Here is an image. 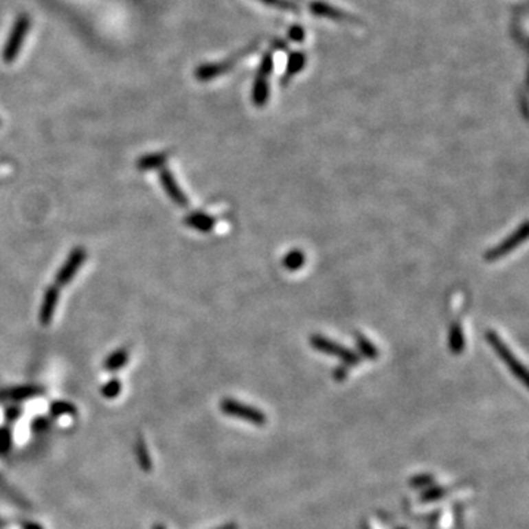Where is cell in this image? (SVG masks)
I'll list each match as a JSON object with an SVG mask.
<instances>
[{
    "label": "cell",
    "mask_w": 529,
    "mask_h": 529,
    "mask_svg": "<svg viewBox=\"0 0 529 529\" xmlns=\"http://www.w3.org/2000/svg\"><path fill=\"white\" fill-rule=\"evenodd\" d=\"M485 337H486V341H488V344H490V346L494 348V350H495V353L499 354V357L502 359V361H503L507 366H509V369L512 370L513 375H515L516 378H519L524 384H526L528 372H526L525 366H524V365H522L519 361H517V359L513 356L512 350L503 343L502 338H500L499 335H497L494 331H486Z\"/></svg>",
    "instance_id": "1"
},
{
    "label": "cell",
    "mask_w": 529,
    "mask_h": 529,
    "mask_svg": "<svg viewBox=\"0 0 529 529\" xmlns=\"http://www.w3.org/2000/svg\"><path fill=\"white\" fill-rule=\"evenodd\" d=\"M87 259V251L84 247H76L74 249L67 260L62 263V267L59 268V271L56 272L55 275V285L59 289L62 287H67V285L76 278V275L78 273L80 268L84 264V262H86Z\"/></svg>",
    "instance_id": "2"
},
{
    "label": "cell",
    "mask_w": 529,
    "mask_h": 529,
    "mask_svg": "<svg viewBox=\"0 0 529 529\" xmlns=\"http://www.w3.org/2000/svg\"><path fill=\"white\" fill-rule=\"evenodd\" d=\"M311 344L316 350H319L325 354H331L340 359L346 365H352L356 366L359 362H361V357H359L354 352H352L350 348H347L341 344H337L333 340H328V338L322 335H312L311 337Z\"/></svg>",
    "instance_id": "3"
},
{
    "label": "cell",
    "mask_w": 529,
    "mask_h": 529,
    "mask_svg": "<svg viewBox=\"0 0 529 529\" xmlns=\"http://www.w3.org/2000/svg\"><path fill=\"white\" fill-rule=\"evenodd\" d=\"M221 410L222 414H225L228 416H236L245 420H250L255 423V425H264L267 422V416H264L260 410L246 406L243 403H238V401L232 400V398H225L221 401Z\"/></svg>",
    "instance_id": "4"
},
{
    "label": "cell",
    "mask_w": 529,
    "mask_h": 529,
    "mask_svg": "<svg viewBox=\"0 0 529 529\" xmlns=\"http://www.w3.org/2000/svg\"><path fill=\"white\" fill-rule=\"evenodd\" d=\"M526 237H528V222L525 221V222H522V225L513 232L512 236L503 240L499 246H495L491 250L486 251L484 255L485 260L494 262V260L502 259L506 255H509V253L513 251L517 246L522 245V243L526 240Z\"/></svg>",
    "instance_id": "5"
},
{
    "label": "cell",
    "mask_w": 529,
    "mask_h": 529,
    "mask_svg": "<svg viewBox=\"0 0 529 529\" xmlns=\"http://www.w3.org/2000/svg\"><path fill=\"white\" fill-rule=\"evenodd\" d=\"M159 181H161L164 192L168 194V197L171 199L177 206H179V207L188 206V197L185 196L181 185L178 184L174 174L169 171V169L164 168L162 171L159 172Z\"/></svg>",
    "instance_id": "6"
},
{
    "label": "cell",
    "mask_w": 529,
    "mask_h": 529,
    "mask_svg": "<svg viewBox=\"0 0 529 529\" xmlns=\"http://www.w3.org/2000/svg\"><path fill=\"white\" fill-rule=\"evenodd\" d=\"M60 297V289L56 287L55 284L50 285L45 290L43 299H41L40 304V311H38V321L41 325H50L53 321V316H55L56 312V306Z\"/></svg>",
    "instance_id": "7"
},
{
    "label": "cell",
    "mask_w": 529,
    "mask_h": 529,
    "mask_svg": "<svg viewBox=\"0 0 529 529\" xmlns=\"http://www.w3.org/2000/svg\"><path fill=\"white\" fill-rule=\"evenodd\" d=\"M259 46H260V41H256V43H253V45L247 46L246 49H243V50L238 53L237 56H234V58H232V59H231L229 62H227V63H221V65H206V67H203V68H200V69L197 71V78H200V80H210V78H214V77L219 76V74L225 72V69H228L229 67L234 65V63H236L238 59L245 58L246 55H251L253 52H256Z\"/></svg>",
    "instance_id": "8"
},
{
    "label": "cell",
    "mask_w": 529,
    "mask_h": 529,
    "mask_svg": "<svg viewBox=\"0 0 529 529\" xmlns=\"http://www.w3.org/2000/svg\"><path fill=\"white\" fill-rule=\"evenodd\" d=\"M311 10L315 15L322 16V18H330L334 21H348V23H361V21H359L356 16L344 12V10L337 9L331 5H328L325 2H319V0H316V2L311 3Z\"/></svg>",
    "instance_id": "9"
},
{
    "label": "cell",
    "mask_w": 529,
    "mask_h": 529,
    "mask_svg": "<svg viewBox=\"0 0 529 529\" xmlns=\"http://www.w3.org/2000/svg\"><path fill=\"white\" fill-rule=\"evenodd\" d=\"M45 393V390L37 385H21L15 388H8L0 393V397L3 400H12V401H24L33 397L41 396Z\"/></svg>",
    "instance_id": "10"
},
{
    "label": "cell",
    "mask_w": 529,
    "mask_h": 529,
    "mask_svg": "<svg viewBox=\"0 0 529 529\" xmlns=\"http://www.w3.org/2000/svg\"><path fill=\"white\" fill-rule=\"evenodd\" d=\"M184 224L190 228H193L200 232H209L215 228L216 219L209 216L207 214H203V212H192V214L185 215L184 218Z\"/></svg>",
    "instance_id": "11"
},
{
    "label": "cell",
    "mask_w": 529,
    "mask_h": 529,
    "mask_svg": "<svg viewBox=\"0 0 529 529\" xmlns=\"http://www.w3.org/2000/svg\"><path fill=\"white\" fill-rule=\"evenodd\" d=\"M306 65V55H303L302 52H294L290 55L289 63H287V71H285L284 77L281 78V86H287L290 80L293 77L297 76V74L304 68Z\"/></svg>",
    "instance_id": "12"
},
{
    "label": "cell",
    "mask_w": 529,
    "mask_h": 529,
    "mask_svg": "<svg viewBox=\"0 0 529 529\" xmlns=\"http://www.w3.org/2000/svg\"><path fill=\"white\" fill-rule=\"evenodd\" d=\"M168 156L165 153H149L137 159V169L140 171H153L166 165Z\"/></svg>",
    "instance_id": "13"
},
{
    "label": "cell",
    "mask_w": 529,
    "mask_h": 529,
    "mask_svg": "<svg viewBox=\"0 0 529 529\" xmlns=\"http://www.w3.org/2000/svg\"><path fill=\"white\" fill-rule=\"evenodd\" d=\"M128 352L125 350V348H118V350H115L113 353H111L108 357L104 359L103 362V368L106 370H109V372H116V370L122 369L126 362H128Z\"/></svg>",
    "instance_id": "14"
},
{
    "label": "cell",
    "mask_w": 529,
    "mask_h": 529,
    "mask_svg": "<svg viewBox=\"0 0 529 529\" xmlns=\"http://www.w3.org/2000/svg\"><path fill=\"white\" fill-rule=\"evenodd\" d=\"M135 456H137V462H139L140 468L144 471V472H152V468H153V463H152V459H150V454H149V450H147V446L144 440L140 437L139 440H137V444H135Z\"/></svg>",
    "instance_id": "15"
},
{
    "label": "cell",
    "mask_w": 529,
    "mask_h": 529,
    "mask_svg": "<svg viewBox=\"0 0 529 529\" xmlns=\"http://www.w3.org/2000/svg\"><path fill=\"white\" fill-rule=\"evenodd\" d=\"M269 98V84L267 78L256 77L255 86H253V102L256 106H263Z\"/></svg>",
    "instance_id": "16"
},
{
    "label": "cell",
    "mask_w": 529,
    "mask_h": 529,
    "mask_svg": "<svg viewBox=\"0 0 529 529\" xmlns=\"http://www.w3.org/2000/svg\"><path fill=\"white\" fill-rule=\"evenodd\" d=\"M450 348L454 354H460L464 348V337L462 326L459 324H453L450 330Z\"/></svg>",
    "instance_id": "17"
},
{
    "label": "cell",
    "mask_w": 529,
    "mask_h": 529,
    "mask_svg": "<svg viewBox=\"0 0 529 529\" xmlns=\"http://www.w3.org/2000/svg\"><path fill=\"white\" fill-rule=\"evenodd\" d=\"M25 28H27V19L19 21L16 28H15V33H14L12 38H10L9 45H8V49H6V58H8V60H9L10 56H14L15 52L18 50V46L21 43V38H23V36L25 33Z\"/></svg>",
    "instance_id": "18"
},
{
    "label": "cell",
    "mask_w": 529,
    "mask_h": 529,
    "mask_svg": "<svg viewBox=\"0 0 529 529\" xmlns=\"http://www.w3.org/2000/svg\"><path fill=\"white\" fill-rule=\"evenodd\" d=\"M76 412L77 407L65 400H56L50 405V414L53 416H71L76 415Z\"/></svg>",
    "instance_id": "19"
},
{
    "label": "cell",
    "mask_w": 529,
    "mask_h": 529,
    "mask_svg": "<svg viewBox=\"0 0 529 529\" xmlns=\"http://www.w3.org/2000/svg\"><path fill=\"white\" fill-rule=\"evenodd\" d=\"M304 264V255L300 250L290 251L287 256L284 258V267L289 271H297Z\"/></svg>",
    "instance_id": "20"
},
{
    "label": "cell",
    "mask_w": 529,
    "mask_h": 529,
    "mask_svg": "<svg viewBox=\"0 0 529 529\" xmlns=\"http://www.w3.org/2000/svg\"><path fill=\"white\" fill-rule=\"evenodd\" d=\"M100 391H102V396H103L104 398H108V400L116 398V397H118V396L121 394V391H122V383H121L120 379L113 378V379L108 381V383H106V384L102 387Z\"/></svg>",
    "instance_id": "21"
},
{
    "label": "cell",
    "mask_w": 529,
    "mask_h": 529,
    "mask_svg": "<svg viewBox=\"0 0 529 529\" xmlns=\"http://www.w3.org/2000/svg\"><path fill=\"white\" fill-rule=\"evenodd\" d=\"M272 69H273V56H272V52H267L263 55L262 60H260V67H259V72H258V77L260 78H267L272 74Z\"/></svg>",
    "instance_id": "22"
},
{
    "label": "cell",
    "mask_w": 529,
    "mask_h": 529,
    "mask_svg": "<svg viewBox=\"0 0 529 529\" xmlns=\"http://www.w3.org/2000/svg\"><path fill=\"white\" fill-rule=\"evenodd\" d=\"M357 347H359V350H361V353L365 354L368 359H376L378 357L376 347L369 340H366L365 337H361V335L357 337Z\"/></svg>",
    "instance_id": "23"
},
{
    "label": "cell",
    "mask_w": 529,
    "mask_h": 529,
    "mask_svg": "<svg viewBox=\"0 0 529 529\" xmlns=\"http://www.w3.org/2000/svg\"><path fill=\"white\" fill-rule=\"evenodd\" d=\"M264 5H269L272 8L293 10V12H299V6L295 5L293 0H260Z\"/></svg>",
    "instance_id": "24"
},
{
    "label": "cell",
    "mask_w": 529,
    "mask_h": 529,
    "mask_svg": "<svg viewBox=\"0 0 529 529\" xmlns=\"http://www.w3.org/2000/svg\"><path fill=\"white\" fill-rule=\"evenodd\" d=\"M12 446V437L6 428L0 429V453H6Z\"/></svg>",
    "instance_id": "25"
},
{
    "label": "cell",
    "mask_w": 529,
    "mask_h": 529,
    "mask_svg": "<svg viewBox=\"0 0 529 529\" xmlns=\"http://www.w3.org/2000/svg\"><path fill=\"white\" fill-rule=\"evenodd\" d=\"M289 36L294 41H303L304 40V30L302 27H299V25H294V27L290 28Z\"/></svg>",
    "instance_id": "26"
},
{
    "label": "cell",
    "mask_w": 529,
    "mask_h": 529,
    "mask_svg": "<svg viewBox=\"0 0 529 529\" xmlns=\"http://www.w3.org/2000/svg\"><path fill=\"white\" fill-rule=\"evenodd\" d=\"M21 415L19 407H10L6 410V418L8 420H15Z\"/></svg>",
    "instance_id": "27"
},
{
    "label": "cell",
    "mask_w": 529,
    "mask_h": 529,
    "mask_svg": "<svg viewBox=\"0 0 529 529\" xmlns=\"http://www.w3.org/2000/svg\"><path fill=\"white\" fill-rule=\"evenodd\" d=\"M429 481H431V476H418V478H415L412 482H414L415 486H419V485L429 484Z\"/></svg>",
    "instance_id": "28"
},
{
    "label": "cell",
    "mask_w": 529,
    "mask_h": 529,
    "mask_svg": "<svg viewBox=\"0 0 529 529\" xmlns=\"http://www.w3.org/2000/svg\"><path fill=\"white\" fill-rule=\"evenodd\" d=\"M440 493H444V490H432V491H429V493H428L429 495H425V497H423V499H425V500H434V499H438V497L441 495Z\"/></svg>",
    "instance_id": "29"
},
{
    "label": "cell",
    "mask_w": 529,
    "mask_h": 529,
    "mask_svg": "<svg viewBox=\"0 0 529 529\" xmlns=\"http://www.w3.org/2000/svg\"><path fill=\"white\" fill-rule=\"evenodd\" d=\"M33 423H34V425H33V428H34V429L45 428V427H46V419H43V418H38V419H36Z\"/></svg>",
    "instance_id": "30"
},
{
    "label": "cell",
    "mask_w": 529,
    "mask_h": 529,
    "mask_svg": "<svg viewBox=\"0 0 529 529\" xmlns=\"http://www.w3.org/2000/svg\"><path fill=\"white\" fill-rule=\"evenodd\" d=\"M23 529H43L38 524H34V522H25L23 525Z\"/></svg>",
    "instance_id": "31"
},
{
    "label": "cell",
    "mask_w": 529,
    "mask_h": 529,
    "mask_svg": "<svg viewBox=\"0 0 529 529\" xmlns=\"http://www.w3.org/2000/svg\"><path fill=\"white\" fill-rule=\"evenodd\" d=\"M218 529H237V525H234V524H228V525L221 526V528H218Z\"/></svg>",
    "instance_id": "32"
},
{
    "label": "cell",
    "mask_w": 529,
    "mask_h": 529,
    "mask_svg": "<svg viewBox=\"0 0 529 529\" xmlns=\"http://www.w3.org/2000/svg\"><path fill=\"white\" fill-rule=\"evenodd\" d=\"M152 529H166L165 526H162V525H155Z\"/></svg>",
    "instance_id": "33"
},
{
    "label": "cell",
    "mask_w": 529,
    "mask_h": 529,
    "mask_svg": "<svg viewBox=\"0 0 529 529\" xmlns=\"http://www.w3.org/2000/svg\"><path fill=\"white\" fill-rule=\"evenodd\" d=\"M3 526V522L2 521H0V528H2Z\"/></svg>",
    "instance_id": "34"
}]
</instances>
